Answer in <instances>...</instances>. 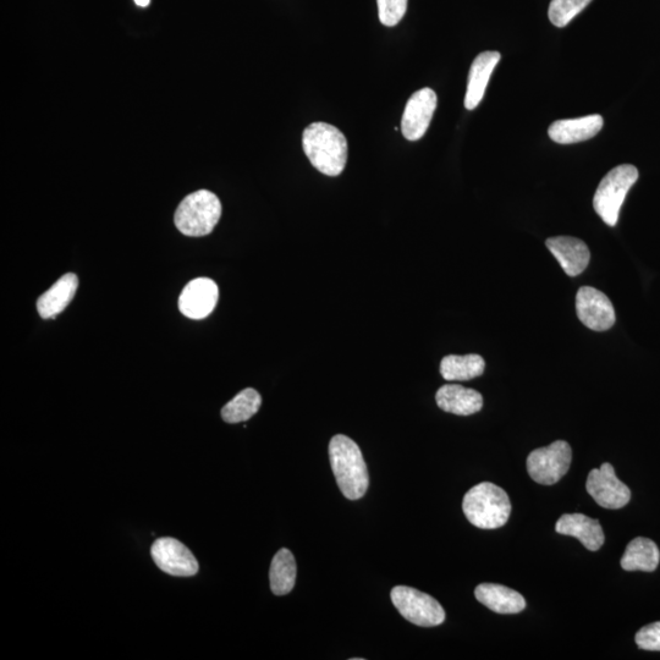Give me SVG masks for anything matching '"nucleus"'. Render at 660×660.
Wrapping results in <instances>:
<instances>
[{
  "label": "nucleus",
  "instance_id": "412c9836",
  "mask_svg": "<svg viewBox=\"0 0 660 660\" xmlns=\"http://www.w3.org/2000/svg\"><path fill=\"white\" fill-rule=\"evenodd\" d=\"M484 368L486 362L480 355H449L440 363V374L449 382H464L482 376Z\"/></svg>",
  "mask_w": 660,
  "mask_h": 660
},
{
  "label": "nucleus",
  "instance_id": "393cba45",
  "mask_svg": "<svg viewBox=\"0 0 660 660\" xmlns=\"http://www.w3.org/2000/svg\"><path fill=\"white\" fill-rule=\"evenodd\" d=\"M379 20L384 26L393 27L403 20L409 0H377Z\"/></svg>",
  "mask_w": 660,
  "mask_h": 660
},
{
  "label": "nucleus",
  "instance_id": "aec40b11",
  "mask_svg": "<svg viewBox=\"0 0 660 660\" xmlns=\"http://www.w3.org/2000/svg\"><path fill=\"white\" fill-rule=\"evenodd\" d=\"M660 552L651 539L637 537L632 539L621 558V568L625 571L652 572L658 568Z\"/></svg>",
  "mask_w": 660,
  "mask_h": 660
},
{
  "label": "nucleus",
  "instance_id": "4468645a",
  "mask_svg": "<svg viewBox=\"0 0 660 660\" xmlns=\"http://www.w3.org/2000/svg\"><path fill=\"white\" fill-rule=\"evenodd\" d=\"M555 531L559 535L579 539L583 546L591 552H597L605 542L603 528L599 521L583 514H565L561 516L557 525H555Z\"/></svg>",
  "mask_w": 660,
  "mask_h": 660
},
{
  "label": "nucleus",
  "instance_id": "0eeeda50",
  "mask_svg": "<svg viewBox=\"0 0 660 660\" xmlns=\"http://www.w3.org/2000/svg\"><path fill=\"white\" fill-rule=\"evenodd\" d=\"M572 460V450L565 440H557L549 447L533 450L528 455L526 465L528 475L538 484L552 486L568 473Z\"/></svg>",
  "mask_w": 660,
  "mask_h": 660
},
{
  "label": "nucleus",
  "instance_id": "ddd939ff",
  "mask_svg": "<svg viewBox=\"0 0 660 660\" xmlns=\"http://www.w3.org/2000/svg\"><path fill=\"white\" fill-rule=\"evenodd\" d=\"M546 245L569 277L580 275L590 263V250L580 239L571 238V236H557V238L548 239Z\"/></svg>",
  "mask_w": 660,
  "mask_h": 660
},
{
  "label": "nucleus",
  "instance_id": "a878e982",
  "mask_svg": "<svg viewBox=\"0 0 660 660\" xmlns=\"http://www.w3.org/2000/svg\"><path fill=\"white\" fill-rule=\"evenodd\" d=\"M637 646L645 651L660 652V621L642 627L635 637Z\"/></svg>",
  "mask_w": 660,
  "mask_h": 660
},
{
  "label": "nucleus",
  "instance_id": "20e7f679",
  "mask_svg": "<svg viewBox=\"0 0 660 660\" xmlns=\"http://www.w3.org/2000/svg\"><path fill=\"white\" fill-rule=\"evenodd\" d=\"M220 217L222 203L217 195L208 190H200L181 201L174 222L181 234L200 238L212 233Z\"/></svg>",
  "mask_w": 660,
  "mask_h": 660
},
{
  "label": "nucleus",
  "instance_id": "f257e3e1",
  "mask_svg": "<svg viewBox=\"0 0 660 660\" xmlns=\"http://www.w3.org/2000/svg\"><path fill=\"white\" fill-rule=\"evenodd\" d=\"M302 147L318 172L328 176L344 172L348 162V140L335 126L327 123L307 126L302 135Z\"/></svg>",
  "mask_w": 660,
  "mask_h": 660
},
{
  "label": "nucleus",
  "instance_id": "9b49d317",
  "mask_svg": "<svg viewBox=\"0 0 660 660\" xmlns=\"http://www.w3.org/2000/svg\"><path fill=\"white\" fill-rule=\"evenodd\" d=\"M437 102L436 92L431 88H422L410 97L401 120V131L406 140L418 141L425 136L436 112Z\"/></svg>",
  "mask_w": 660,
  "mask_h": 660
},
{
  "label": "nucleus",
  "instance_id": "6e6552de",
  "mask_svg": "<svg viewBox=\"0 0 660 660\" xmlns=\"http://www.w3.org/2000/svg\"><path fill=\"white\" fill-rule=\"evenodd\" d=\"M588 494L604 509L616 510L629 504L631 491L615 475L614 467L604 462L601 469H593L588 475Z\"/></svg>",
  "mask_w": 660,
  "mask_h": 660
},
{
  "label": "nucleus",
  "instance_id": "b1692460",
  "mask_svg": "<svg viewBox=\"0 0 660 660\" xmlns=\"http://www.w3.org/2000/svg\"><path fill=\"white\" fill-rule=\"evenodd\" d=\"M592 0H552L549 7V19L557 27H565L579 15Z\"/></svg>",
  "mask_w": 660,
  "mask_h": 660
},
{
  "label": "nucleus",
  "instance_id": "7ed1b4c3",
  "mask_svg": "<svg viewBox=\"0 0 660 660\" xmlns=\"http://www.w3.org/2000/svg\"><path fill=\"white\" fill-rule=\"evenodd\" d=\"M462 510L473 526L495 530L508 522L511 503L503 488L491 482H482L465 494Z\"/></svg>",
  "mask_w": 660,
  "mask_h": 660
},
{
  "label": "nucleus",
  "instance_id": "39448f33",
  "mask_svg": "<svg viewBox=\"0 0 660 660\" xmlns=\"http://www.w3.org/2000/svg\"><path fill=\"white\" fill-rule=\"evenodd\" d=\"M638 179L635 165L623 164L610 170L599 184L593 198L594 211L609 227L618 224L621 206Z\"/></svg>",
  "mask_w": 660,
  "mask_h": 660
},
{
  "label": "nucleus",
  "instance_id": "a211bd4d",
  "mask_svg": "<svg viewBox=\"0 0 660 660\" xmlns=\"http://www.w3.org/2000/svg\"><path fill=\"white\" fill-rule=\"evenodd\" d=\"M475 596L478 602L498 614H517L526 608L522 594L495 583H482L477 586Z\"/></svg>",
  "mask_w": 660,
  "mask_h": 660
},
{
  "label": "nucleus",
  "instance_id": "2eb2a0df",
  "mask_svg": "<svg viewBox=\"0 0 660 660\" xmlns=\"http://www.w3.org/2000/svg\"><path fill=\"white\" fill-rule=\"evenodd\" d=\"M604 120L601 115H588L577 119L554 121L549 128V137L561 145H570L592 139L602 130Z\"/></svg>",
  "mask_w": 660,
  "mask_h": 660
},
{
  "label": "nucleus",
  "instance_id": "f3484780",
  "mask_svg": "<svg viewBox=\"0 0 660 660\" xmlns=\"http://www.w3.org/2000/svg\"><path fill=\"white\" fill-rule=\"evenodd\" d=\"M500 60L498 52H483L473 60L465 96V108L476 109L486 93L489 79Z\"/></svg>",
  "mask_w": 660,
  "mask_h": 660
},
{
  "label": "nucleus",
  "instance_id": "dca6fc26",
  "mask_svg": "<svg viewBox=\"0 0 660 660\" xmlns=\"http://www.w3.org/2000/svg\"><path fill=\"white\" fill-rule=\"evenodd\" d=\"M436 400L439 409L459 416L477 414L483 406V396L480 393L458 384L443 385L437 392Z\"/></svg>",
  "mask_w": 660,
  "mask_h": 660
},
{
  "label": "nucleus",
  "instance_id": "f03ea898",
  "mask_svg": "<svg viewBox=\"0 0 660 660\" xmlns=\"http://www.w3.org/2000/svg\"><path fill=\"white\" fill-rule=\"evenodd\" d=\"M329 459L344 497L361 499L370 486V477L359 445L349 437L338 434L330 440Z\"/></svg>",
  "mask_w": 660,
  "mask_h": 660
},
{
  "label": "nucleus",
  "instance_id": "bb28decb",
  "mask_svg": "<svg viewBox=\"0 0 660 660\" xmlns=\"http://www.w3.org/2000/svg\"><path fill=\"white\" fill-rule=\"evenodd\" d=\"M134 2L136 3L137 7L146 8L148 5H150L151 0H134Z\"/></svg>",
  "mask_w": 660,
  "mask_h": 660
},
{
  "label": "nucleus",
  "instance_id": "5701e85b",
  "mask_svg": "<svg viewBox=\"0 0 660 660\" xmlns=\"http://www.w3.org/2000/svg\"><path fill=\"white\" fill-rule=\"evenodd\" d=\"M262 405L260 393L255 389L242 390L235 398L222 409L223 420L227 423H240L249 421L255 416Z\"/></svg>",
  "mask_w": 660,
  "mask_h": 660
},
{
  "label": "nucleus",
  "instance_id": "9d476101",
  "mask_svg": "<svg viewBox=\"0 0 660 660\" xmlns=\"http://www.w3.org/2000/svg\"><path fill=\"white\" fill-rule=\"evenodd\" d=\"M151 554L158 568L172 576H195L200 569L191 550L175 538L157 539L152 544Z\"/></svg>",
  "mask_w": 660,
  "mask_h": 660
},
{
  "label": "nucleus",
  "instance_id": "f8f14e48",
  "mask_svg": "<svg viewBox=\"0 0 660 660\" xmlns=\"http://www.w3.org/2000/svg\"><path fill=\"white\" fill-rule=\"evenodd\" d=\"M218 285L212 279L198 278L187 284L179 297L181 313L190 319H203L217 306Z\"/></svg>",
  "mask_w": 660,
  "mask_h": 660
},
{
  "label": "nucleus",
  "instance_id": "6ab92c4d",
  "mask_svg": "<svg viewBox=\"0 0 660 660\" xmlns=\"http://www.w3.org/2000/svg\"><path fill=\"white\" fill-rule=\"evenodd\" d=\"M79 288V279L74 273L65 274L37 301V311L43 319L55 318L62 313Z\"/></svg>",
  "mask_w": 660,
  "mask_h": 660
},
{
  "label": "nucleus",
  "instance_id": "423d86ee",
  "mask_svg": "<svg viewBox=\"0 0 660 660\" xmlns=\"http://www.w3.org/2000/svg\"><path fill=\"white\" fill-rule=\"evenodd\" d=\"M390 597L394 607L411 624L433 627L444 623L445 612L442 605L427 593L407 586H396Z\"/></svg>",
  "mask_w": 660,
  "mask_h": 660
},
{
  "label": "nucleus",
  "instance_id": "4be33fe9",
  "mask_svg": "<svg viewBox=\"0 0 660 660\" xmlns=\"http://www.w3.org/2000/svg\"><path fill=\"white\" fill-rule=\"evenodd\" d=\"M296 561L289 549H280L273 558L269 580L275 596H285L294 590L296 582Z\"/></svg>",
  "mask_w": 660,
  "mask_h": 660
},
{
  "label": "nucleus",
  "instance_id": "1a4fd4ad",
  "mask_svg": "<svg viewBox=\"0 0 660 660\" xmlns=\"http://www.w3.org/2000/svg\"><path fill=\"white\" fill-rule=\"evenodd\" d=\"M576 311L587 328L604 332L616 321L615 310L609 297L592 286H582L576 295Z\"/></svg>",
  "mask_w": 660,
  "mask_h": 660
}]
</instances>
